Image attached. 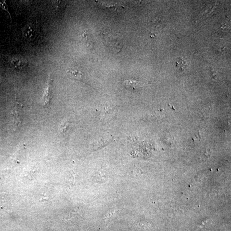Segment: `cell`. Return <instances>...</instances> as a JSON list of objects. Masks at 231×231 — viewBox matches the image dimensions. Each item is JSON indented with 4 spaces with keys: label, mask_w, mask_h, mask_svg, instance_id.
<instances>
[{
    "label": "cell",
    "mask_w": 231,
    "mask_h": 231,
    "mask_svg": "<svg viewBox=\"0 0 231 231\" xmlns=\"http://www.w3.org/2000/svg\"><path fill=\"white\" fill-rule=\"evenodd\" d=\"M53 82L52 77L49 75L41 102V105L44 108H49L52 98Z\"/></svg>",
    "instance_id": "6da1fadb"
},
{
    "label": "cell",
    "mask_w": 231,
    "mask_h": 231,
    "mask_svg": "<svg viewBox=\"0 0 231 231\" xmlns=\"http://www.w3.org/2000/svg\"><path fill=\"white\" fill-rule=\"evenodd\" d=\"M40 34V29L36 22L27 23L22 29V35L25 40L33 41L35 40Z\"/></svg>",
    "instance_id": "7a4b0ae2"
},
{
    "label": "cell",
    "mask_w": 231,
    "mask_h": 231,
    "mask_svg": "<svg viewBox=\"0 0 231 231\" xmlns=\"http://www.w3.org/2000/svg\"><path fill=\"white\" fill-rule=\"evenodd\" d=\"M13 122L15 125L19 126L22 123L23 119V112L22 105L18 103L15 105L12 111Z\"/></svg>",
    "instance_id": "3957f363"
},
{
    "label": "cell",
    "mask_w": 231,
    "mask_h": 231,
    "mask_svg": "<svg viewBox=\"0 0 231 231\" xmlns=\"http://www.w3.org/2000/svg\"><path fill=\"white\" fill-rule=\"evenodd\" d=\"M9 62L12 67L18 70L25 69L29 65V62L27 60L19 57H11Z\"/></svg>",
    "instance_id": "277c9868"
},
{
    "label": "cell",
    "mask_w": 231,
    "mask_h": 231,
    "mask_svg": "<svg viewBox=\"0 0 231 231\" xmlns=\"http://www.w3.org/2000/svg\"><path fill=\"white\" fill-rule=\"evenodd\" d=\"M67 72L70 79L86 83L85 76L80 69L77 68H70L68 69Z\"/></svg>",
    "instance_id": "5b68a950"
},
{
    "label": "cell",
    "mask_w": 231,
    "mask_h": 231,
    "mask_svg": "<svg viewBox=\"0 0 231 231\" xmlns=\"http://www.w3.org/2000/svg\"><path fill=\"white\" fill-rule=\"evenodd\" d=\"M123 85L127 88L135 89L145 86H146V84L141 81L126 80L124 81Z\"/></svg>",
    "instance_id": "8992f818"
},
{
    "label": "cell",
    "mask_w": 231,
    "mask_h": 231,
    "mask_svg": "<svg viewBox=\"0 0 231 231\" xmlns=\"http://www.w3.org/2000/svg\"><path fill=\"white\" fill-rule=\"evenodd\" d=\"M70 127V125L68 121H64L60 123L59 127V132L60 134H67Z\"/></svg>",
    "instance_id": "52a82bcc"
},
{
    "label": "cell",
    "mask_w": 231,
    "mask_h": 231,
    "mask_svg": "<svg viewBox=\"0 0 231 231\" xmlns=\"http://www.w3.org/2000/svg\"><path fill=\"white\" fill-rule=\"evenodd\" d=\"M111 46L112 48L117 53L119 52L122 48V45H121V43H117V42H114L112 43Z\"/></svg>",
    "instance_id": "ba28073f"
},
{
    "label": "cell",
    "mask_w": 231,
    "mask_h": 231,
    "mask_svg": "<svg viewBox=\"0 0 231 231\" xmlns=\"http://www.w3.org/2000/svg\"><path fill=\"white\" fill-rule=\"evenodd\" d=\"M0 8H2L3 10L7 13L9 15L11 19H12L9 10L8 5H7L5 1H0Z\"/></svg>",
    "instance_id": "9c48e42d"
},
{
    "label": "cell",
    "mask_w": 231,
    "mask_h": 231,
    "mask_svg": "<svg viewBox=\"0 0 231 231\" xmlns=\"http://www.w3.org/2000/svg\"><path fill=\"white\" fill-rule=\"evenodd\" d=\"M185 64H186V62H185V60H180L177 63V65L182 70H184V69H185Z\"/></svg>",
    "instance_id": "30bf717a"
}]
</instances>
